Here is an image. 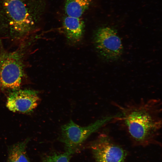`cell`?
<instances>
[{"instance_id": "1", "label": "cell", "mask_w": 162, "mask_h": 162, "mask_svg": "<svg viewBox=\"0 0 162 162\" xmlns=\"http://www.w3.org/2000/svg\"><path fill=\"white\" fill-rule=\"evenodd\" d=\"M119 110L115 118L133 144L146 146L160 145L158 138L162 128V102L159 98H141L123 104L113 103Z\"/></svg>"}, {"instance_id": "2", "label": "cell", "mask_w": 162, "mask_h": 162, "mask_svg": "<svg viewBox=\"0 0 162 162\" xmlns=\"http://www.w3.org/2000/svg\"><path fill=\"white\" fill-rule=\"evenodd\" d=\"M46 0H0V38L20 43L34 35L44 14Z\"/></svg>"}, {"instance_id": "3", "label": "cell", "mask_w": 162, "mask_h": 162, "mask_svg": "<svg viewBox=\"0 0 162 162\" xmlns=\"http://www.w3.org/2000/svg\"><path fill=\"white\" fill-rule=\"evenodd\" d=\"M35 38L32 36L20 43L15 50L8 51L0 39V87L18 89L24 76L26 58Z\"/></svg>"}, {"instance_id": "4", "label": "cell", "mask_w": 162, "mask_h": 162, "mask_svg": "<svg viewBox=\"0 0 162 162\" xmlns=\"http://www.w3.org/2000/svg\"><path fill=\"white\" fill-rule=\"evenodd\" d=\"M103 122V120H99L87 126H81L71 120L61 126L58 140L64 144L65 152L72 154L78 151L85 141Z\"/></svg>"}, {"instance_id": "5", "label": "cell", "mask_w": 162, "mask_h": 162, "mask_svg": "<svg viewBox=\"0 0 162 162\" xmlns=\"http://www.w3.org/2000/svg\"><path fill=\"white\" fill-rule=\"evenodd\" d=\"M89 146L96 162H124L127 155L126 151L106 131L100 133Z\"/></svg>"}, {"instance_id": "6", "label": "cell", "mask_w": 162, "mask_h": 162, "mask_svg": "<svg viewBox=\"0 0 162 162\" xmlns=\"http://www.w3.org/2000/svg\"><path fill=\"white\" fill-rule=\"evenodd\" d=\"M95 47L98 54L108 61L118 59L123 50L122 40L116 31L109 27L98 29L94 37Z\"/></svg>"}, {"instance_id": "7", "label": "cell", "mask_w": 162, "mask_h": 162, "mask_svg": "<svg viewBox=\"0 0 162 162\" xmlns=\"http://www.w3.org/2000/svg\"><path fill=\"white\" fill-rule=\"evenodd\" d=\"M40 100L37 91L31 90H15L8 96L7 108L14 112H31L37 106Z\"/></svg>"}, {"instance_id": "8", "label": "cell", "mask_w": 162, "mask_h": 162, "mask_svg": "<svg viewBox=\"0 0 162 162\" xmlns=\"http://www.w3.org/2000/svg\"><path fill=\"white\" fill-rule=\"evenodd\" d=\"M62 24L64 33L69 42L76 44L81 40L85 26L84 22L81 18L66 15L63 19Z\"/></svg>"}, {"instance_id": "9", "label": "cell", "mask_w": 162, "mask_h": 162, "mask_svg": "<svg viewBox=\"0 0 162 162\" xmlns=\"http://www.w3.org/2000/svg\"><path fill=\"white\" fill-rule=\"evenodd\" d=\"M92 0H65L64 9L66 15L81 18L89 8Z\"/></svg>"}, {"instance_id": "10", "label": "cell", "mask_w": 162, "mask_h": 162, "mask_svg": "<svg viewBox=\"0 0 162 162\" xmlns=\"http://www.w3.org/2000/svg\"><path fill=\"white\" fill-rule=\"evenodd\" d=\"M29 140L27 139L9 147L7 162H30L26 152Z\"/></svg>"}, {"instance_id": "11", "label": "cell", "mask_w": 162, "mask_h": 162, "mask_svg": "<svg viewBox=\"0 0 162 162\" xmlns=\"http://www.w3.org/2000/svg\"><path fill=\"white\" fill-rule=\"evenodd\" d=\"M72 154L68 152H54L44 157L42 162H69Z\"/></svg>"}]
</instances>
